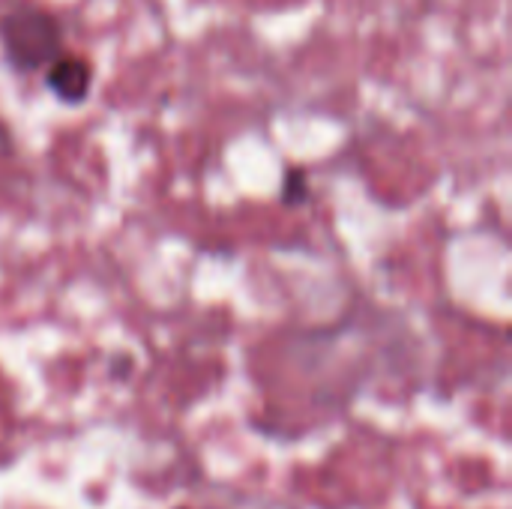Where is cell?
<instances>
[{
	"instance_id": "cell-2",
	"label": "cell",
	"mask_w": 512,
	"mask_h": 509,
	"mask_svg": "<svg viewBox=\"0 0 512 509\" xmlns=\"http://www.w3.org/2000/svg\"><path fill=\"white\" fill-rule=\"evenodd\" d=\"M93 81H96V72H93V63L84 54L63 51L45 66V87L66 108L84 105L90 99Z\"/></svg>"
},
{
	"instance_id": "cell-1",
	"label": "cell",
	"mask_w": 512,
	"mask_h": 509,
	"mask_svg": "<svg viewBox=\"0 0 512 509\" xmlns=\"http://www.w3.org/2000/svg\"><path fill=\"white\" fill-rule=\"evenodd\" d=\"M63 24L54 12L36 3H12L0 12V51L12 72H42L63 54Z\"/></svg>"
},
{
	"instance_id": "cell-3",
	"label": "cell",
	"mask_w": 512,
	"mask_h": 509,
	"mask_svg": "<svg viewBox=\"0 0 512 509\" xmlns=\"http://www.w3.org/2000/svg\"><path fill=\"white\" fill-rule=\"evenodd\" d=\"M309 195H312V189H309L306 168H288L285 171V180H282V204L297 207V204H306Z\"/></svg>"
}]
</instances>
